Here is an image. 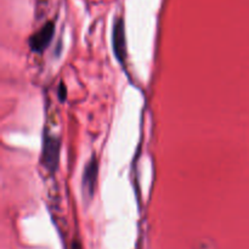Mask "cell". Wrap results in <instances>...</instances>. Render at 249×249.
<instances>
[{
	"label": "cell",
	"instance_id": "obj_4",
	"mask_svg": "<svg viewBox=\"0 0 249 249\" xmlns=\"http://www.w3.org/2000/svg\"><path fill=\"white\" fill-rule=\"evenodd\" d=\"M55 33V23L53 21L46 22L36 34H33L29 40V46L33 51L41 53L49 46Z\"/></svg>",
	"mask_w": 249,
	"mask_h": 249
},
{
	"label": "cell",
	"instance_id": "obj_2",
	"mask_svg": "<svg viewBox=\"0 0 249 249\" xmlns=\"http://www.w3.org/2000/svg\"><path fill=\"white\" fill-rule=\"evenodd\" d=\"M97 172H99V163H97L96 157L92 156L85 165L82 178L83 196L85 199H90L94 196L97 181Z\"/></svg>",
	"mask_w": 249,
	"mask_h": 249
},
{
	"label": "cell",
	"instance_id": "obj_1",
	"mask_svg": "<svg viewBox=\"0 0 249 249\" xmlns=\"http://www.w3.org/2000/svg\"><path fill=\"white\" fill-rule=\"evenodd\" d=\"M60 148L61 142L57 136L46 134L43 143L41 163L50 173H53L57 169L58 160H60Z\"/></svg>",
	"mask_w": 249,
	"mask_h": 249
},
{
	"label": "cell",
	"instance_id": "obj_6",
	"mask_svg": "<svg viewBox=\"0 0 249 249\" xmlns=\"http://www.w3.org/2000/svg\"><path fill=\"white\" fill-rule=\"evenodd\" d=\"M71 249H82V247H80V243L79 242L74 241V242L72 243V247H71Z\"/></svg>",
	"mask_w": 249,
	"mask_h": 249
},
{
	"label": "cell",
	"instance_id": "obj_5",
	"mask_svg": "<svg viewBox=\"0 0 249 249\" xmlns=\"http://www.w3.org/2000/svg\"><path fill=\"white\" fill-rule=\"evenodd\" d=\"M58 97L61 99V101H63L66 97V88L63 84H61L60 88H58Z\"/></svg>",
	"mask_w": 249,
	"mask_h": 249
},
{
	"label": "cell",
	"instance_id": "obj_3",
	"mask_svg": "<svg viewBox=\"0 0 249 249\" xmlns=\"http://www.w3.org/2000/svg\"><path fill=\"white\" fill-rule=\"evenodd\" d=\"M112 43H113V50L114 53H116L117 60L121 63H124L126 58V41L125 28H124V21L122 17H118L114 21Z\"/></svg>",
	"mask_w": 249,
	"mask_h": 249
}]
</instances>
